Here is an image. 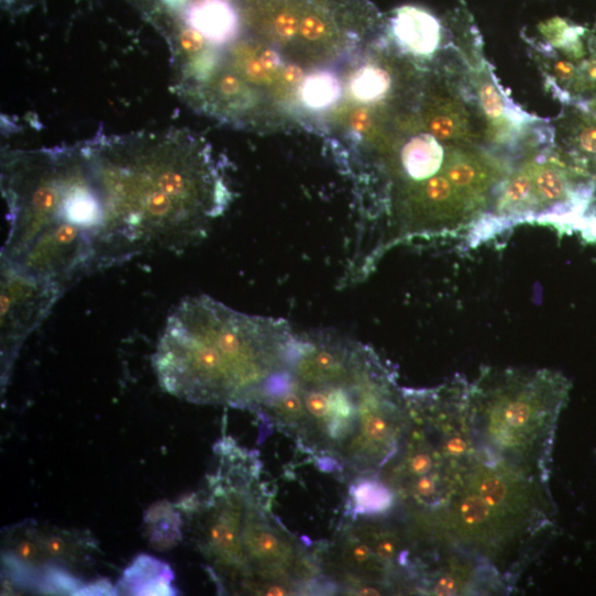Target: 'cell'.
Segmentation results:
<instances>
[{
  "instance_id": "cell-1",
  "label": "cell",
  "mask_w": 596,
  "mask_h": 596,
  "mask_svg": "<svg viewBox=\"0 0 596 596\" xmlns=\"http://www.w3.org/2000/svg\"><path fill=\"white\" fill-rule=\"evenodd\" d=\"M297 334L284 320L247 316L199 295L167 320L153 356L161 387L198 405H262L289 368Z\"/></svg>"
},
{
  "instance_id": "cell-2",
  "label": "cell",
  "mask_w": 596,
  "mask_h": 596,
  "mask_svg": "<svg viewBox=\"0 0 596 596\" xmlns=\"http://www.w3.org/2000/svg\"><path fill=\"white\" fill-rule=\"evenodd\" d=\"M571 384L551 371H485L470 387L471 420L479 452L492 463L545 473L554 430Z\"/></svg>"
},
{
  "instance_id": "cell-3",
  "label": "cell",
  "mask_w": 596,
  "mask_h": 596,
  "mask_svg": "<svg viewBox=\"0 0 596 596\" xmlns=\"http://www.w3.org/2000/svg\"><path fill=\"white\" fill-rule=\"evenodd\" d=\"M98 552L88 530L25 520L3 531L5 584L46 594L85 595L92 582L84 576Z\"/></svg>"
},
{
  "instance_id": "cell-4",
  "label": "cell",
  "mask_w": 596,
  "mask_h": 596,
  "mask_svg": "<svg viewBox=\"0 0 596 596\" xmlns=\"http://www.w3.org/2000/svg\"><path fill=\"white\" fill-rule=\"evenodd\" d=\"M65 290L2 264V388L8 387L27 338L48 317Z\"/></svg>"
},
{
  "instance_id": "cell-5",
  "label": "cell",
  "mask_w": 596,
  "mask_h": 596,
  "mask_svg": "<svg viewBox=\"0 0 596 596\" xmlns=\"http://www.w3.org/2000/svg\"><path fill=\"white\" fill-rule=\"evenodd\" d=\"M391 29L399 47L416 57H431L441 47V23L423 9L405 7L397 10Z\"/></svg>"
},
{
  "instance_id": "cell-6",
  "label": "cell",
  "mask_w": 596,
  "mask_h": 596,
  "mask_svg": "<svg viewBox=\"0 0 596 596\" xmlns=\"http://www.w3.org/2000/svg\"><path fill=\"white\" fill-rule=\"evenodd\" d=\"M188 26L210 44L222 46L233 41L240 31V19L227 0H200L186 12Z\"/></svg>"
},
{
  "instance_id": "cell-7",
  "label": "cell",
  "mask_w": 596,
  "mask_h": 596,
  "mask_svg": "<svg viewBox=\"0 0 596 596\" xmlns=\"http://www.w3.org/2000/svg\"><path fill=\"white\" fill-rule=\"evenodd\" d=\"M172 567L152 555L137 556L124 571L117 587L122 595H176Z\"/></svg>"
},
{
  "instance_id": "cell-8",
  "label": "cell",
  "mask_w": 596,
  "mask_h": 596,
  "mask_svg": "<svg viewBox=\"0 0 596 596\" xmlns=\"http://www.w3.org/2000/svg\"><path fill=\"white\" fill-rule=\"evenodd\" d=\"M402 169L407 178L422 186L442 174H446L444 150L430 134H422L410 140L401 152Z\"/></svg>"
},
{
  "instance_id": "cell-9",
  "label": "cell",
  "mask_w": 596,
  "mask_h": 596,
  "mask_svg": "<svg viewBox=\"0 0 596 596\" xmlns=\"http://www.w3.org/2000/svg\"><path fill=\"white\" fill-rule=\"evenodd\" d=\"M144 525L151 544L158 551L172 549L183 538L181 512L168 501L153 505L145 514Z\"/></svg>"
},
{
  "instance_id": "cell-10",
  "label": "cell",
  "mask_w": 596,
  "mask_h": 596,
  "mask_svg": "<svg viewBox=\"0 0 596 596\" xmlns=\"http://www.w3.org/2000/svg\"><path fill=\"white\" fill-rule=\"evenodd\" d=\"M303 104L313 111H324L338 104L343 97L340 78L330 70L309 75L300 88Z\"/></svg>"
},
{
  "instance_id": "cell-11",
  "label": "cell",
  "mask_w": 596,
  "mask_h": 596,
  "mask_svg": "<svg viewBox=\"0 0 596 596\" xmlns=\"http://www.w3.org/2000/svg\"><path fill=\"white\" fill-rule=\"evenodd\" d=\"M355 512L377 515L390 510L395 504L394 493L384 484L374 479H364L352 487Z\"/></svg>"
},
{
  "instance_id": "cell-12",
  "label": "cell",
  "mask_w": 596,
  "mask_h": 596,
  "mask_svg": "<svg viewBox=\"0 0 596 596\" xmlns=\"http://www.w3.org/2000/svg\"><path fill=\"white\" fill-rule=\"evenodd\" d=\"M393 86L389 73L380 67L366 66L360 69L351 82L354 98L364 103H373L386 98Z\"/></svg>"
},
{
  "instance_id": "cell-13",
  "label": "cell",
  "mask_w": 596,
  "mask_h": 596,
  "mask_svg": "<svg viewBox=\"0 0 596 596\" xmlns=\"http://www.w3.org/2000/svg\"><path fill=\"white\" fill-rule=\"evenodd\" d=\"M479 101L485 114L489 119H498L505 113L503 98L496 87L489 82L482 85Z\"/></svg>"
},
{
  "instance_id": "cell-14",
  "label": "cell",
  "mask_w": 596,
  "mask_h": 596,
  "mask_svg": "<svg viewBox=\"0 0 596 596\" xmlns=\"http://www.w3.org/2000/svg\"><path fill=\"white\" fill-rule=\"evenodd\" d=\"M438 464L439 462L433 453L429 451H419L410 456L408 468L415 477L419 478L422 476H432V471L439 468Z\"/></svg>"
},
{
  "instance_id": "cell-15",
  "label": "cell",
  "mask_w": 596,
  "mask_h": 596,
  "mask_svg": "<svg viewBox=\"0 0 596 596\" xmlns=\"http://www.w3.org/2000/svg\"><path fill=\"white\" fill-rule=\"evenodd\" d=\"M300 26L297 15L290 11L280 12L274 21L275 31L283 40H293L300 32Z\"/></svg>"
},
{
  "instance_id": "cell-16",
  "label": "cell",
  "mask_w": 596,
  "mask_h": 596,
  "mask_svg": "<svg viewBox=\"0 0 596 596\" xmlns=\"http://www.w3.org/2000/svg\"><path fill=\"white\" fill-rule=\"evenodd\" d=\"M300 32L306 40L317 42L325 36L328 25L320 16L310 14L302 21Z\"/></svg>"
},
{
  "instance_id": "cell-17",
  "label": "cell",
  "mask_w": 596,
  "mask_h": 596,
  "mask_svg": "<svg viewBox=\"0 0 596 596\" xmlns=\"http://www.w3.org/2000/svg\"><path fill=\"white\" fill-rule=\"evenodd\" d=\"M459 124L454 121L452 117L449 115H438L432 119L430 123V130L434 137L440 140H450L457 132Z\"/></svg>"
},
{
  "instance_id": "cell-18",
  "label": "cell",
  "mask_w": 596,
  "mask_h": 596,
  "mask_svg": "<svg viewBox=\"0 0 596 596\" xmlns=\"http://www.w3.org/2000/svg\"><path fill=\"white\" fill-rule=\"evenodd\" d=\"M179 42L183 51L188 54L198 53L205 45L202 35L190 27L181 32Z\"/></svg>"
},
{
  "instance_id": "cell-19",
  "label": "cell",
  "mask_w": 596,
  "mask_h": 596,
  "mask_svg": "<svg viewBox=\"0 0 596 596\" xmlns=\"http://www.w3.org/2000/svg\"><path fill=\"white\" fill-rule=\"evenodd\" d=\"M258 59L261 64L264 66V68L272 75L276 73L283 64L277 53L269 49L263 51L260 54Z\"/></svg>"
},
{
  "instance_id": "cell-20",
  "label": "cell",
  "mask_w": 596,
  "mask_h": 596,
  "mask_svg": "<svg viewBox=\"0 0 596 596\" xmlns=\"http://www.w3.org/2000/svg\"><path fill=\"white\" fill-rule=\"evenodd\" d=\"M396 543L391 539H385L376 547V553L383 561H390L396 554Z\"/></svg>"
},
{
  "instance_id": "cell-21",
  "label": "cell",
  "mask_w": 596,
  "mask_h": 596,
  "mask_svg": "<svg viewBox=\"0 0 596 596\" xmlns=\"http://www.w3.org/2000/svg\"><path fill=\"white\" fill-rule=\"evenodd\" d=\"M553 70L555 77L561 81H570L575 75V67L569 62H558Z\"/></svg>"
},
{
  "instance_id": "cell-22",
  "label": "cell",
  "mask_w": 596,
  "mask_h": 596,
  "mask_svg": "<svg viewBox=\"0 0 596 596\" xmlns=\"http://www.w3.org/2000/svg\"><path fill=\"white\" fill-rule=\"evenodd\" d=\"M371 123V115L365 110H358L352 117V125L357 132L367 131Z\"/></svg>"
},
{
  "instance_id": "cell-23",
  "label": "cell",
  "mask_w": 596,
  "mask_h": 596,
  "mask_svg": "<svg viewBox=\"0 0 596 596\" xmlns=\"http://www.w3.org/2000/svg\"><path fill=\"white\" fill-rule=\"evenodd\" d=\"M302 79V71L295 66H289L283 74V82L288 87L298 85Z\"/></svg>"
},
{
  "instance_id": "cell-24",
  "label": "cell",
  "mask_w": 596,
  "mask_h": 596,
  "mask_svg": "<svg viewBox=\"0 0 596 596\" xmlns=\"http://www.w3.org/2000/svg\"><path fill=\"white\" fill-rule=\"evenodd\" d=\"M351 555L357 563H365L372 558V550L365 544H356L352 547Z\"/></svg>"
},
{
  "instance_id": "cell-25",
  "label": "cell",
  "mask_w": 596,
  "mask_h": 596,
  "mask_svg": "<svg viewBox=\"0 0 596 596\" xmlns=\"http://www.w3.org/2000/svg\"><path fill=\"white\" fill-rule=\"evenodd\" d=\"M584 75L586 80L592 85H596V59H592L584 64Z\"/></svg>"
},
{
  "instance_id": "cell-26",
  "label": "cell",
  "mask_w": 596,
  "mask_h": 596,
  "mask_svg": "<svg viewBox=\"0 0 596 596\" xmlns=\"http://www.w3.org/2000/svg\"><path fill=\"white\" fill-rule=\"evenodd\" d=\"M199 2H200V0H199Z\"/></svg>"
}]
</instances>
